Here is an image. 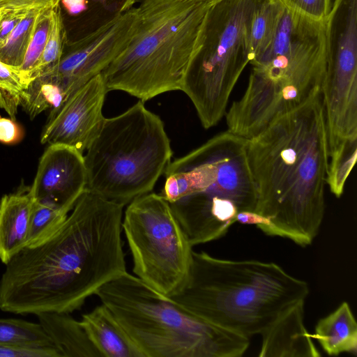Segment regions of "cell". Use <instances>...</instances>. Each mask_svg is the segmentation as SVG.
I'll return each mask as SVG.
<instances>
[{
  "label": "cell",
  "mask_w": 357,
  "mask_h": 357,
  "mask_svg": "<svg viewBox=\"0 0 357 357\" xmlns=\"http://www.w3.org/2000/svg\"><path fill=\"white\" fill-rule=\"evenodd\" d=\"M123 208L86 189L50 239L24 248L5 264L0 310L21 315L70 314L127 272Z\"/></svg>",
  "instance_id": "1"
},
{
  "label": "cell",
  "mask_w": 357,
  "mask_h": 357,
  "mask_svg": "<svg viewBox=\"0 0 357 357\" xmlns=\"http://www.w3.org/2000/svg\"><path fill=\"white\" fill-rule=\"evenodd\" d=\"M321 93L246 145L257 192L254 211L270 220L262 231L303 247L317 236L325 211L329 155Z\"/></svg>",
  "instance_id": "2"
},
{
  "label": "cell",
  "mask_w": 357,
  "mask_h": 357,
  "mask_svg": "<svg viewBox=\"0 0 357 357\" xmlns=\"http://www.w3.org/2000/svg\"><path fill=\"white\" fill-rule=\"evenodd\" d=\"M249 63L246 89L225 114L227 130L246 139L321 93L326 20L284 6L271 36Z\"/></svg>",
  "instance_id": "3"
},
{
  "label": "cell",
  "mask_w": 357,
  "mask_h": 357,
  "mask_svg": "<svg viewBox=\"0 0 357 357\" xmlns=\"http://www.w3.org/2000/svg\"><path fill=\"white\" fill-rule=\"evenodd\" d=\"M308 294L306 282L273 262L192 251L183 285L167 297L200 319L249 337L261 335Z\"/></svg>",
  "instance_id": "4"
},
{
  "label": "cell",
  "mask_w": 357,
  "mask_h": 357,
  "mask_svg": "<svg viewBox=\"0 0 357 357\" xmlns=\"http://www.w3.org/2000/svg\"><path fill=\"white\" fill-rule=\"evenodd\" d=\"M246 145V139L227 130L166 169L160 195L192 246L223 236L238 213L255 211L257 192Z\"/></svg>",
  "instance_id": "5"
},
{
  "label": "cell",
  "mask_w": 357,
  "mask_h": 357,
  "mask_svg": "<svg viewBox=\"0 0 357 357\" xmlns=\"http://www.w3.org/2000/svg\"><path fill=\"white\" fill-rule=\"evenodd\" d=\"M215 1L138 0L132 40L101 73L107 91H122L144 102L181 90Z\"/></svg>",
  "instance_id": "6"
},
{
  "label": "cell",
  "mask_w": 357,
  "mask_h": 357,
  "mask_svg": "<svg viewBox=\"0 0 357 357\" xmlns=\"http://www.w3.org/2000/svg\"><path fill=\"white\" fill-rule=\"evenodd\" d=\"M144 357H239L249 337L184 310L128 272L96 293Z\"/></svg>",
  "instance_id": "7"
},
{
  "label": "cell",
  "mask_w": 357,
  "mask_h": 357,
  "mask_svg": "<svg viewBox=\"0 0 357 357\" xmlns=\"http://www.w3.org/2000/svg\"><path fill=\"white\" fill-rule=\"evenodd\" d=\"M172 154L162 121L139 100L105 118L84 156L86 188L124 206L152 191Z\"/></svg>",
  "instance_id": "8"
},
{
  "label": "cell",
  "mask_w": 357,
  "mask_h": 357,
  "mask_svg": "<svg viewBox=\"0 0 357 357\" xmlns=\"http://www.w3.org/2000/svg\"><path fill=\"white\" fill-rule=\"evenodd\" d=\"M261 1L218 0L208 10L201 47L181 87L206 129L225 116L232 91L250 63V23Z\"/></svg>",
  "instance_id": "9"
},
{
  "label": "cell",
  "mask_w": 357,
  "mask_h": 357,
  "mask_svg": "<svg viewBox=\"0 0 357 357\" xmlns=\"http://www.w3.org/2000/svg\"><path fill=\"white\" fill-rule=\"evenodd\" d=\"M122 230L135 276L165 296L178 291L193 250L169 202L151 192L135 198L125 211Z\"/></svg>",
  "instance_id": "10"
},
{
  "label": "cell",
  "mask_w": 357,
  "mask_h": 357,
  "mask_svg": "<svg viewBox=\"0 0 357 357\" xmlns=\"http://www.w3.org/2000/svg\"><path fill=\"white\" fill-rule=\"evenodd\" d=\"M137 22V8L135 6L93 31L76 40H68L59 65L45 74L61 90L66 101L101 74L128 46Z\"/></svg>",
  "instance_id": "11"
},
{
  "label": "cell",
  "mask_w": 357,
  "mask_h": 357,
  "mask_svg": "<svg viewBox=\"0 0 357 357\" xmlns=\"http://www.w3.org/2000/svg\"><path fill=\"white\" fill-rule=\"evenodd\" d=\"M107 92L101 74L86 82L47 118L40 143L66 145L83 153L105 119L102 107Z\"/></svg>",
  "instance_id": "12"
},
{
  "label": "cell",
  "mask_w": 357,
  "mask_h": 357,
  "mask_svg": "<svg viewBox=\"0 0 357 357\" xmlns=\"http://www.w3.org/2000/svg\"><path fill=\"white\" fill-rule=\"evenodd\" d=\"M86 186L83 153L66 145L50 144L29 190L33 201L69 213Z\"/></svg>",
  "instance_id": "13"
},
{
  "label": "cell",
  "mask_w": 357,
  "mask_h": 357,
  "mask_svg": "<svg viewBox=\"0 0 357 357\" xmlns=\"http://www.w3.org/2000/svg\"><path fill=\"white\" fill-rule=\"evenodd\" d=\"M304 303L282 313L261 334L260 357H317L311 334L304 324Z\"/></svg>",
  "instance_id": "14"
},
{
  "label": "cell",
  "mask_w": 357,
  "mask_h": 357,
  "mask_svg": "<svg viewBox=\"0 0 357 357\" xmlns=\"http://www.w3.org/2000/svg\"><path fill=\"white\" fill-rule=\"evenodd\" d=\"M101 357H144L129 334L104 304L84 314L79 321Z\"/></svg>",
  "instance_id": "15"
},
{
  "label": "cell",
  "mask_w": 357,
  "mask_h": 357,
  "mask_svg": "<svg viewBox=\"0 0 357 357\" xmlns=\"http://www.w3.org/2000/svg\"><path fill=\"white\" fill-rule=\"evenodd\" d=\"M33 202L29 189L5 195L0 200V260L4 264L25 248Z\"/></svg>",
  "instance_id": "16"
},
{
  "label": "cell",
  "mask_w": 357,
  "mask_h": 357,
  "mask_svg": "<svg viewBox=\"0 0 357 357\" xmlns=\"http://www.w3.org/2000/svg\"><path fill=\"white\" fill-rule=\"evenodd\" d=\"M36 316L61 357H101L79 321L70 313L44 312Z\"/></svg>",
  "instance_id": "17"
},
{
  "label": "cell",
  "mask_w": 357,
  "mask_h": 357,
  "mask_svg": "<svg viewBox=\"0 0 357 357\" xmlns=\"http://www.w3.org/2000/svg\"><path fill=\"white\" fill-rule=\"evenodd\" d=\"M311 335L328 355H356L357 324L348 303H342L335 310L319 319Z\"/></svg>",
  "instance_id": "18"
},
{
  "label": "cell",
  "mask_w": 357,
  "mask_h": 357,
  "mask_svg": "<svg viewBox=\"0 0 357 357\" xmlns=\"http://www.w3.org/2000/svg\"><path fill=\"white\" fill-rule=\"evenodd\" d=\"M65 102L59 87L46 75L33 79L20 94V105L31 119L47 109H51L49 116H53Z\"/></svg>",
  "instance_id": "19"
},
{
  "label": "cell",
  "mask_w": 357,
  "mask_h": 357,
  "mask_svg": "<svg viewBox=\"0 0 357 357\" xmlns=\"http://www.w3.org/2000/svg\"><path fill=\"white\" fill-rule=\"evenodd\" d=\"M0 345L56 349L39 322L13 318H0Z\"/></svg>",
  "instance_id": "20"
},
{
  "label": "cell",
  "mask_w": 357,
  "mask_h": 357,
  "mask_svg": "<svg viewBox=\"0 0 357 357\" xmlns=\"http://www.w3.org/2000/svg\"><path fill=\"white\" fill-rule=\"evenodd\" d=\"M284 7L281 0H261L257 6L249 27L250 61L271 36Z\"/></svg>",
  "instance_id": "21"
},
{
  "label": "cell",
  "mask_w": 357,
  "mask_h": 357,
  "mask_svg": "<svg viewBox=\"0 0 357 357\" xmlns=\"http://www.w3.org/2000/svg\"><path fill=\"white\" fill-rule=\"evenodd\" d=\"M48 6L41 4L32 8L17 24L5 43L0 47V61L13 67L19 68L24 60L31 39L37 18Z\"/></svg>",
  "instance_id": "22"
},
{
  "label": "cell",
  "mask_w": 357,
  "mask_h": 357,
  "mask_svg": "<svg viewBox=\"0 0 357 357\" xmlns=\"http://www.w3.org/2000/svg\"><path fill=\"white\" fill-rule=\"evenodd\" d=\"M68 215L60 208L34 201L25 248L38 246L50 239L61 227Z\"/></svg>",
  "instance_id": "23"
},
{
  "label": "cell",
  "mask_w": 357,
  "mask_h": 357,
  "mask_svg": "<svg viewBox=\"0 0 357 357\" xmlns=\"http://www.w3.org/2000/svg\"><path fill=\"white\" fill-rule=\"evenodd\" d=\"M328 155L326 185L331 193L340 198L356 162L357 139L344 142Z\"/></svg>",
  "instance_id": "24"
},
{
  "label": "cell",
  "mask_w": 357,
  "mask_h": 357,
  "mask_svg": "<svg viewBox=\"0 0 357 357\" xmlns=\"http://www.w3.org/2000/svg\"><path fill=\"white\" fill-rule=\"evenodd\" d=\"M56 6L45 7L38 15L23 62L18 68L28 84L32 81L33 74L47 42L52 25L53 10Z\"/></svg>",
  "instance_id": "25"
},
{
  "label": "cell",
  "mask_w": 357,
  "mask_h": 357,
  "mask_svg": "<svg viewBox=\"0 0 357 357\" xmlns=\"http://www.w3.org/2000/svg\"><path fill=\"white\" fill-rule=\"evenodd\" d=\"M67 41V31L59 4L54 8L52 29L32 80L40 75L50 73L57 67Z\"/></svg>",
  "instance_id": "26"
},
{
  "label": "cell",
  "mask_w": 357,
  "mask_h": 357,
  "mask_svg": "<svg viewBox=\"0 0 357 357\" xmlns=\"http://www.w3.org/2000/svg\"><path fill=\"white\" fill-rule=\"evenodd\" d=\"M89 11V33L119 15L130 10L138 0H87Z\"/></svg>",
  "instance_id": "27"
},
{
  "label": "cell",
  "mask_w": 357,
  "mask_h": 357,
  "mask_svg": "<svg viewBox=\"0 0 357 357\" xmlns=\"http://www.w3.org/2000/svg\"><path fill=\"white\" fill-rule=\"evenodd\" d=\"M41 4L50 3L8 4L0 6V47L5 43L25 15L32 8Z\"/></svg>",
  "instance_id": "28"
},
{
  "label": "cell",
  "mask_w": 357,
  "mask_h": 357,
  "mask_svg": "<svg viewBox=\"0 0 357 357\" xmlns=\"http://www.w3.org/2000/svg\"><path fill=\"white\" fill-rule=\"evenodd\" d=\"M285 6L316 20H326L332 0H281Z\"/></svg>",
  "instance_id": "29"
},
{
  "label": "cell",
  "mask_w": 357,
  "mask_h": 357,
  "mask_svg": "<svg viewBox=\"0 0 357 357\" xmlns=\"http://www.w3.org/2000/svg\"><path fill=\"white\" fill-rule=\"evenodd\" d=\"M24 80L18 68L13 67L0 61V90L7 91L19 97L26 88Z\"/></svg>",
  "instance_id": "30"
},
{
  "label": "cell",
  "mask_w": 357,
  "mask_h": 357,
  "mask_svg": "<svg viewBox=\"0 0 357 357\" xmlns=\"http://www.w3.org/2000/svg\"><path fill=\"white\" fill-rule=\"evenodd\" d=\"M22 137V131L15 120L0 117V142L4 144H13L19 142Z\"/></svg>",
  "instance_id": "31"
},
{
  "label": "cell",
  "mask_w": 357,
  "mask_h": 357,
  "mask_svg": "<svg viewBox=\"0 0 357 357\" xmlns=\"http://www.w3.org/2000/svg\"><path fill=\"white\" fill-rule=\"evenodd\" d=\"M236 221L245 225H255L261 230L270 225V220L255 211H241L236 215Z\"/></svg>",
  "instance_id": "32"
},
{
  "label": "cell",
  "mask_w": 357,
  "mask_h": 357,
  "mask_svg": "<svg viewBox=\"0 0 357 357\" xmlns=\"http://www.w3.org/2000/svg\"><path fill=\"white\" fill-rule=\"evenodd\" d=\"M18 105H20L19 97L0 90V107L4 109L13 120H15Z\"/></svg>",
  "instance_id": "33"
},
{
  "label": "cell",
  "mask_w": 357,
  "mask_h": 357,
  "mask_svg": "<svg viewBox=\"0 0 357 357\" xmlns=\"http://www.w3.org/2000/svg\"><path fill=\"white\" fill-rule=\"evenodd\" d=\"M63 7L72 16L85 14L88 10L87 0H61Z\"/></svg>",
  "instance_id": "34"
},
{
  "label": "cell",
  "mask_w": 357,
  "mask_h": 357,
  "mask_svg": "<svg viewBox=\"0 0 357 357\" xmlns=\"http://www.w3.org/2000/svg\"><path fill=\"white\" fill-rule=\"evenodd\" d=\"M61 0H0V6L8 4H34L50 3L53 5L60 4Z\"/></svg>",
  "instance_id": "35"
},
{
  "label": "cell",
  "mask_w": 357,
  "mask_h": 357,
  "mask_svg": "<svg viewBox=\"0 0 357 357\" xmlns=\"http://www.w3.org/2000/svg\"><path fill=\"white\" fill-rule=\"evenodd\" d=\"M209 1H218V0H209Z\"/></svg>",
  "instance_id": "36"
}]
</instances>
